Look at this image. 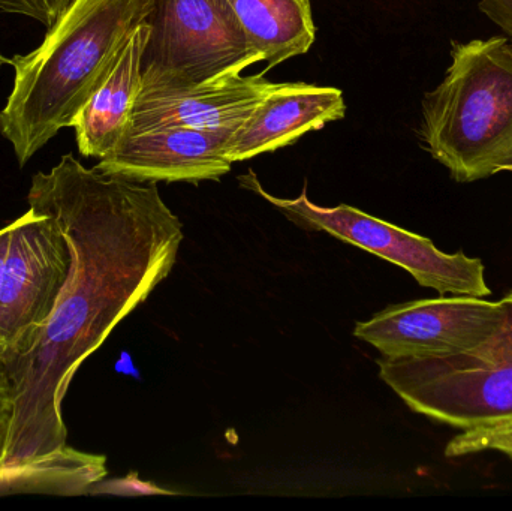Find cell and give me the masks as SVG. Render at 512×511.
Instances as JSON below:
<instances>
[{
    "label": "cell",
    "mask_w": 512,
    "mask_h": 511,
    "mask_svg": "<svg viewBox=\"0 0 512 511\" xmlns=\"http://www.w3.org/2000/svg\"><path fill=\"white\" fill-rule=\"evenodd\" d=\"M27 201L56 219L71 269L30 347L2 360L15 408L0 467L66 446L62 402L75 372L173 272L185 239L158 183L108 176L74 155L35 174Z\"/></svg>",
    "instance_id": "cell-1"
},
{
    "label": "cell",
    "mask_w": 512,
    "mask_h": 511,
    "mask_svg": "<svg viewBox=\"0 0 512 511\" xmlns=\"http://www.w3.org/2000/svg\"><path fill=\"white\" fill-rule=\"evenodd\" d=\"M150 6L152 0H74L35 51L9 60L15 81L0 111V132L21 167L74 125Z\"/></svg>",
    "instance_id": "cell-2"
},
{
    "label": "cell",
    "mask_w": 512,
    "mask_h": 511,
    "mask_svg": "<svg viewBox=\"0 0 512 511\" xmlns=\"http://www.w3.org/2000/svg\"><path fill=\"white\" fill-rule=\"evenodd\" d=\"M418 137L459 183L512 173V39L451 44L444 80L423 99Z\"/></svg>",
    "instance_id": "cell-3"
},
{
    "label": "cell",
    "mask_w": 512,
    "mask_h": 511,
    "mask_svg": "<svg viewBox=\"0 0 512 511\" xmlns=\"http://www.w3.org/2000/svg\"><path fill=\"white\" fill-rule=\"evenodd\" d=\"M507 317L489 339L439 357H385L381 380L421 416L459 431L512 422V291Z\"/></svg>",
    "instance_id": "cell-4"
},
{
    "label": "cell",
    "mask_w": 512,
    "mask_h": 511,
    "mask_svg": "<svg viewBox=\"0 0 512 511\" xmlns=\"http://www.w3.org/2000/svg\"><path fill=\"white\" fill-rule=\"evenodd\" d=\"M143 23L140 92L195 86L262 62L228 0H152Z\"/></svg>",
    "instance_id": "cell-5"
},
{
    "label": "cell",
    "mask_w": 512,
    "mask_h": 511,
    "mask_svg": "<svg viewBox=\"0 0 512 511\" xmlns=\"http://www.w3.org/2000/svg\"><path fill=\"white\" fill-rule=\"evenodd\" d=\"M239 182L243 188L267 200L295 224L306 230L325 231L342 242L351 243L382 260L390 261L411 273L421 287L453 296L483 299L492 296L484 275L486 269L480 258L468 257L463 251L445 254L427 237L373 218L348 204L318 206L309 200L306 188L292 200L274 197L262 188L254 171L240 176Z\"/></svg>",
    "instance_id": "cell-6"
},
{
    "label": "cell",
    "mask_w": 512,
    "mask_h": 511,
    "mask_svg": "<svg viewBox=\"0 0 512 511\" xmlns=\"http://www.w3.org/2000/svg\"><path fill=\"white\" fill-rule=\"evenodd\" d=\"M69 269L71 251L53 216L29 209L0 230V360L30 347Z\"/></svg>",
    "instance_id": "cell-7"
},
{
    "label": "cell",
    "mask_w": 512,
    "mask_h": 511,
    "mask_svg": "<svg viewBox=\"0 0 512 511\" xmlns=\"http://www.w3.org/2000/svg\"><path fill=\"white\" fill-rule=\"evenodd\" d=\"M507 297L451 296L391 305L357 323L355 338L385 357H439L472 350L507 317Z\"/></svg>",
    "instance_id": "cell-8"
},
{
    "label": "cell",
    "mask_w": 512,
    "mask_h": 511,
    "mask_svg": "<svg viewBox=\"0 0 512 511\" xmlns=\"http://www.w3.org/2000/svg\"><path fill=\"white\" fill-rule=\"evenodd\" d=\"M239 126L168 128L126 134L107 156L99 159L95 168L108 176L134 182L219 180L233 167L227 149Z\"/></svg>",
    "instance_id": "cell-9"
},
{
    "label": "cell",
    "mask_w": 512,
    "mask_h": 511,
    "mask_svg": "<svg viewBox=\"0 0 512 511\" xmlns=\"http://www.w3.org/2000/svg\"><path fill=\"white\" fill-rule=\"evenodd\" d=\"M262 74L228 72L206 83L138 93L126 134L168 128L239 126L274 89Z\"/></svg>",
    "instance_id": "cell-10"
},
{
    "label": "cell",
    "mask_w": 512,
    "mask_h": 511,
    "mask_svg": "<svg viewBox=\"0 0 512 511\" xmlns=\"http://www.w3.org/2000/svg\"><path fill=\"white\" fill-rule=\"evenodd\" d=\"M345 113L343 92L336 87L276 83L231 135L227 158L234 164L282 149L307 132L343 119Z\"/></svg>",
    "instance_id": "cell-11"
},
{
    "label": "cell",
    "mask_w": 512,
    "mask_h": 511,
    "mask_svg": "<svg viewBox=\"0 0 512 511\" xmlns=\"http://www.w3.org/2000/svg\"><path fill=\"white\" fill-rule=\"evenodd\" d=\"M149 27L140 23L126 39L104 83L86 102L72 128L87 158L107 156L125 135L141 87V56Z\"/></svg>",
    "instance_id": "cell-12"
},
{
    "label": "cell",
    "mask_w": 512,
    "mask_h": 511,
    "mask_svg": "<svg viewBox=\"0 0 512 511\" xmlns=\"http://www.w3.org/2000/svg\"><path fill=\"white\" fill-rule=\"evenodd\" d=\"M268 69L306 54L316 38L310 0H228Z\"/></svg>",
    "instance_id": "cell-13"
},
{
    "label": "cell",
    "mask_w": 512,
    "mask_h": 511,
    "mask_svg": "<svg viewBox=\"0 0 512 511\" xmlns=\"http://www.w3.org/2000/svg\"><path fill=\"white\" fill-rule=\"evenodd\" d=\"M107 474L105 456L78 452L66 444L41 458L0 467V495H87Z\"/></svg>",
    "instance_id": "cell-14"
},
{
    "label": "cell",
    "mask_w": 512,
    "mask_h": 511,
    "mask_svg": "<svg viewBox=\"0 0 512 511\" xmlns=\"http://www.w3.org/2000/svg\"><path fill=\"white\" fill-rule=\"evenodd\" d=\"M483 452H496L512 461V422L462 431L445 447L447 458H463Z\"/></svg>",
    "instance_id": "cell-15"
},
{
    "label": "cell",
    "mask_w": 512,
    "mask_h": 511,
    "mask_svg": "<svg viewBox=\"0 0 512 511\" xmlns=\"http://www.w3.org/2000/svg\"><path fill=\"white\" fill-rule=\"evenodd\" d=\"M72 2L74 0H9L6 12L35 18L50 29ZM5 3L6 0H0V6Z\"/></svg>",
    "instance_id": "cell-16"
},
{
    "label": "cell",
    "mask_w": 512,
    "mask_h": 511,
    "mask_svg": "<svg viewBox=\"0 0 512 511\" xmlns=\"http://www.w3.org/2000/svg\"><path fill=\"white\" fill-rule=\"evenodd\" d=\"M113 494L126 495V497H134V495H176V492L165 491L153 483L143 482L138 474L131 473L123 479L108 480L105 482L95 483L89 489L87 495Z\"/></svg>",
    "instance_id": "cell-17"
},
{
    "label": "cell",
    "mask_w": 512,
    "mask_h": 511,
    "mask_svg": "<svg viewBox=\"0 0 512 511\" xmlns=\"http://www.w3.org/2000/svg\"><path fill=\"white\" fill-rule=\"evenodd\" d=\"M14 408L11 380H9L5 365L0 360V459H2L6 443H8L9 431H11L12 419H14Z\"/></svg>",
    "instance_id": "cell-18"
},
{
    "label": "cell",
    "mask_w": 512,
    "mask_h": 511,
    "mask_svg": "<svg viewBox=\"0 0 512 511\" xmlns=\"http://www.w3.org/2000/svg\"><path fill=\"white\" fill-rule=\"evenodd\" d=\"M481 12L512 39V0H480Z\"/></svg>",
    "instance_id": "cell-19"
},
{
    "label": "cell",
    "mask_w": 512,
    "mask_h": 511,
    "mask_svg": "<svg viewBox=\"0 0 512 511\" xmlns=\"http://www.w3.org/2000/svg\"><path fill=\"white\" fill-rule=\"evenodd\" d=\"M3 63H9V60L5 59V57H3L2 54H0V66H2Z\"/></svg>",
    "instance_id": "cell-20"
}]
</instances>
